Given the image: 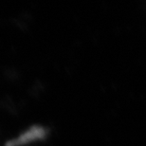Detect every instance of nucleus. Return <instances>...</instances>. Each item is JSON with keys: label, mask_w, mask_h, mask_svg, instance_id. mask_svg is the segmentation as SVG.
<instances>
[{"label": "nucleus", "mask_w": 146, "mask_h": 146, "mask_svg": "<svg viewBox=\"0 0 146 146\" xmlns=\"http://www.w3.org/2000/svg\"><path fill=\"white\" fill-rule=\"evenodd\" d=\"M44 135H45V131H44L43 128L33 127V128H31L30 130H28L27 132L22 134L19 138H17L16 139H14V141H11L9 144H10V146L22 145V144L28 143V142L33 141L40 138H43Z\"/></svg>", "instance_id": "obj_1"}]
</instances>
